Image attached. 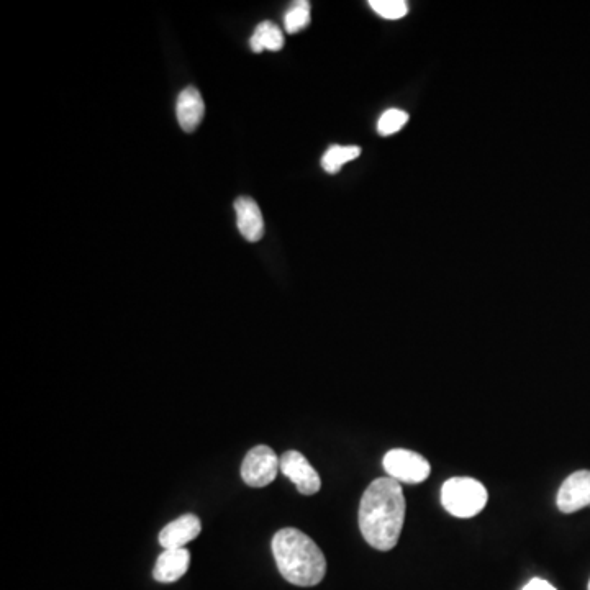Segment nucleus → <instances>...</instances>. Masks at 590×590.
<instances>
[{
	"mask_svg": "<svg viewBox=\"0 0 590 590\" xmlns=\"http://www.w3.org/2000/svg\"><path fill=\"white\" fill-rule=\"evenodd\" d=\"M489 494L482 482L472 477H451L441 487V504L456 518H472L486 509Z\"/></svg>",
	"mask_w": 590,
	"mask_h": 590,
	"instance_id": "7ed1b4c3",
	"label": "nucleus"
},
{
	"mask_svg": "<svg viewBox=\"0 0 590 590\" xmlns=\"http://www.w3.org/2000/svg\"><path fill=\"white\" fill-rule=\"evenodd\" d=\"M277 569L294 586L314 587L327 574V559L309 535L297 528H282L273 538Z\"/></svg>",
	"mask_w": 590,
	"mask_h": 590,
	"instance_id": "f03ea898",
	"label": "nucleus"
},
{
	"mask_svg": "<svg viewBox=\"0 0 590 590\" xmlns=\"http://www.w3.org/2000/svg\"><path fill=\"white\" fill-rule=\"evenodd\" d=\"M236 225L241 236L256 243L264 235V220L259 205L250 197H240L235 200Z\"/></svg>",
	"mask_w": 590,
	"mask_h": 590,
	"instance_id": "1a4fd4ad",
	"label": "nucleus"
},
{
	"mask_svg": "<svg viewBox=\"0 0 590 590\" xmlns=\"http://www.w3.org/2000/svg\"><path fill=\"white\" fill-rule=\"evenodd\" d=\"M287 33H299L310 25V2H295L284 17Z\"/></svg>",
	"mask_w": 590,
	"mask_h": 590,
	"instance_id": "4468645a",
	"label": "nucleus"
},
{
	"mask_svg": "<svg viewBox=\"0 0 590 590\" xmlns=\"http://www.w3.org/2000/svg\"><path fill=\"white\" fill-rule=\"evenodd\" d=\"M558 509L563 513H574L590 507V471H577L563 482L556 497Z\"/></svg>",
	"mask_w": 590,
	"mask_h": 590,
	"instance_id": "0eeeda50",
	"label": "nucleus"
},
{
	"mask_svg": "<svg viewBox=\"0 0 590 590\" xmlns=\"http://www.w3.org/2000/svg\"><path fill=\"white\" fill-rule=\"evenodd\" d=\"M251 50L255 53L261 51H279L284 48V35H282L281 28L277 27L273 22H261L256 27L255 33L250 40Z\"/></svg>",
	"mask_w": 590,
	"mask_h": 590,
	"instance_id": "f8f14e48",
	"label": "nucleus"
},
{
	"mask_svg": "<svg viewBox=\"0 0 590 590\" xmlns=\"http://www.w3.org/2000/svg\"><path fill=\"white\" fill-rule=\"evenodd\" d=\"M191 566V553L186 548L177 550H164L159 554L153 569V577L163 584H171L181 579Z\"/></svg>",
	"mask_w": 590,
	"mask_h": 590,
	"instance_id": "9d476101",
	"label": "nucleus"
},
{
	"mask_svg": "<svg viewBox=\"0 0 590 590\" xmlns=\"http://www.w3.org/2000/svg\"><path fill=\"white\" fill-rule=\"evenodd\" d=\"M523 590H556L554 586H551L550 582L545 579H531L527 586L523 587Z\"/></svg>",
	"mask_w": 590,
	"mask_h": 590,
	"instance_id": "f3484780",
	"label": "nucleus"
},
{
	"mask_svg": "<svg viewBox=\"0 0 590 590\" xmlns=\"http://www.w3.org/2000/svg\"><path fill=\"white\" fill-rule=\"evenodd\" d=\"M281 471V458L273 448L266 445L255 446L248 451L241 464V477L250 487H266L276 481Z\"/></svg>",
	"mask_w": 590,
	"mask_h": 590,
	"instance_id": "39448f33",
	"label": "nucleus"
},
{
	"mask_svg": "<svg viewBox=\"0 0 590 590\" xmlns=\"http://www.w3.org/2000/svg\"><path fill=\"white\" fill-rule=\"evenodd\" d=\"M359 155H361V148L359 146H332L323 155L322 168L328 174H336L346 163H350L353 159L358 158Z\"/></svg>",
	"mask_w": 590,
	"mask_h": 590,
	"instance_id": "ddd939ff",
	"label": "nucleus"
},
{
	"mask_svg": "<svg viewBox=\"0 0 590 590\" xmlns=\"http://www.w3.org/2000/svg\"><path fill=\"white\" fill-rule=\"evenodd\" d=\"M387 477L400 484H422L432 474V466L422 454L415 451L395 448L382 459Z\"/></svg>",
	"mask_w": 590,
	"mask_h": 590,
	"instance_id": "20e7f679",
	"label": "nucleus"
},
{
	"mask_svg": "<svg viewBox=\"0 0 590 590\" xmlns=\"http://www.w3.org/2000/svg\"><path fill=\"white\" fill-rule=\"evenodd\" d=\"M409 122V114L404 110L391 109L384 112L377 123V132L381 137H391L395 133L400 132L405 127V123Z\"/></svg>",
	"mask_w": 590,
	"mask_h": 590,
	"instance_id": "2eb2a0df",
	"label": "nucleus"
},
{
	"mask_svg": "<svg viewBox=\"0 0 590 590\" xmlns=\"http://www.w3.org/2000/svg\"><path fill=\"white\" fill-rule=\"evenodd\" d=\"M200 531H202V523H200L199 517L194 513H186L161 530L159 545L163 546L164 550L184 548L187 543L196 540Z\"/></svg>",
	"mask_w": 590,
	"mask_h": 590,
	"instance_id": "6e6552de",
	"label": "nucleus"
},
{
	"mask_svg": "<svg viewBox=\"0 0 590 590\" xmlns=\"http://www.w3.org/2000/svg\"><path fill=\"white\" fill-rule=\"evenodd\" d=\"M177 120L182 130L187 133L194 132L199 127L205 115L204 99L196 87H186L179 94L176 104Z\"/></svg>",
	"mask_w": 590,
	"mask_h": 590,
	"instance_id": "9b49d317",
	"label": "nucleus"
},
{
	"mask_svg": "<svg viewBox=\"0 0 590 590\" xmlns=\"http://www.w3.org/2000/svg\"><path fill=\"white\" fill-rule=\"evenodd\" d=\"M589 590H590V582H589Z\"/></svg>",
	"mask_w": 590,
	"mask_h": 590,
	"instance_id": "a211bd4d",
	"label": "nucleus"
},
{
	"mask_svg": "<svg viewBox=\"0 0 590 590\" xmlns=\"http://www.w3.org/2000/svg\"><path fill=\"white\" fill-rule=\"evenodd\" d=\"M371 9L382 19L399 20L409 12V4L405 0H371Z\"/></svg>",
	"mask_w": 590,
	"mask_h": 590,
	"instance_id": "dca6fc26",
	"label": "nucleus"
},
{
	"mask_svg": "<svg viewBox=\"0 0 590 590\" xmlns=\"http://www.w3.org/2000/svg\"><path fill=\"white\" fill-rule=\"evenodd\" d=\"M281 472L302 495L317 494L322 487V479L318 476V472L299 451H286L282 454Z\"/></svg>",
	"mask_w": 590,
	"mask_h": 590,
	"instance_id": "423d86ee",
	"label": "nucleus"
},
{
	"mask_svg": "<svg viewBox=\"0 0 590 590\" xmlns=\"http://www.w3.org/2000/svg\"><path fill=\"white\" fill-rule=\"evenodd\" d=\"M404 489L391 477H379L369 484L359 504V530L374 550L391 551L404 528Z\"/></svg>",
	"mask_w": 590,
	"mask_h": 590,
	"instance_id": "f257e3e1",
	"label": "nucleus"
}]
</instances>
